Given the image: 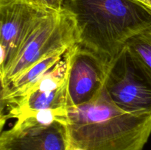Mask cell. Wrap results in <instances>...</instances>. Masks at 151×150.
I'll list each match as a JSON object with an SVG mask.
<instances>
[{"label": "cell", "mask_w": 151, "mask_h": 150, "mask_svg": "<svg viewBox=\"0 0 151 150\" xmlns=\"http://www.w3.org/2000/svg\"><path fill=\"white\" fill-rule=\"evenodd\" d=\"M78 44L111 63L127 43L151 25V13L136 0H66Z\"/></svg>", "instance_id": "1"}, {"label": "cell", "mask_w": 151, "mask_h": 150, "mask_svg": "<svg viewBox=\"0 0 151 150\" xmlns=\"http://www.w3.org/2000/svg\"><path fill=\"white\" fill-rule=\"evenodd\" d=\"M70 145L84 150H143L151 134V114L118 107L103 89L93 101L67 107Z\"/></svg>", "instance_id": "2"}, {"label": "cell", "mask_w": 151, "mask_h": 150, "mask_svg": "<svg viewBox=\"0 0 151 150\" xmlns=\"http://www.w3.org/2000/svg\"><path fill=\"white\" fill-rule=\"evenodd\" d=\"M77 44L78 35L72 15L64 7L52 10L35 26L10 67L0 76L1 88L38 62L68 51Z\"/></svg>", "instance_id": "3"}, {"label": "cell", "mask_w": 151, "mask_h": 150, "mask_svg": "<svg viewBox=\"0 0 151 150\" xmlns=\"http://www.w3.org/2000/svg\"><path fill=\"white\" fill-rule=\"evenodd\" d=\"M1 132L0 150H68L67 108L41 110L16 119Z\"/></svg>", "instance_id": "4"}, {"label": "cell", "mask_w": 151, "mask_h": 150, "mask_svg": "<svg viewBox=\"0 0 151 150\" xmlns=\"http://www.w3.org/2000/svg\"><path fill=\"white\" fill-rule=\"evenodd\" d=\"M105 89L110 99L122 110L151 114V76L125 46L110 63Z\"/></svg>", "instance_id": "5"}, {"label": "cell", "mask_w": 151, "mask_h": 150, "mask_svg": "<svg viewBox=\"0 0 151 150\" xmlns=\"http://www.w3.org/2000/svg\"><path fill=\"white\" fill-rule=\"evenodd\" d=\"M53 9L29 0H0V76L40 21Z\"/></svg>", "instance_id": "6"}, {"label": "cell", "mask_w": 151, "mask_h": 150, "mask_svg": "<svg viewBox=\"0 0 151 150\" xmlns=\"http://www.w3.org/2000/svg\"><path fill=\"white\" fill-rule=\"evenodd\" d=\"M70 49L23 96L4 106L6 111L1 116V122L35 112L63 110L69 107L67 84Z\"/></svg>", "instance_id": "7"}, {"label": "cell", "mask_w": 151, "mask_h": 150, "mask_svg": "<svg viewBox=\"0 0 151 150\" xmlns=\"http://www.w3.org/2000/svg\"><path fill=\"white\" fill-rule=\"evenodd\" d=\"M109 65L103 57L78 44L71 48L67 84L69 107L86 104L101 94Z\"/></svg>", "instance_id": "8"}, {"label": "cell", "mask_w": 151, "mask_h": 150, "mask_svg": "<svg viewBox=\"0 0 151 150\" xmlns=\"http://www.w3.org/2000/svg\"><path fill=\"white\" fill-rule=\"evenodd\" d=\"M66 51H60L43 59L25 71L13 82L1 88V108L23 96L47 72L63 59Z\"/></svg>", "instance_id": "9"}, {"label": "cell", "mask_w": 151, "mask_h": 150, "mask_svg": "<svg viewBox=\"0 0 151 150\" xmlns=\"http://www.w3.org/2000/svg\"><path fill=\"white\" fill-rule=\"evenodd\" d=\"M125 47L140 66L151 76V25L129 40Z\"/></svg>", "instance_id": "10"}, {"label": "cell", "mask_w": 151, "mask_h": 150, "mask_svg": "<svg viewBox=\"0 0 151 150\" xmlns=\"http://www.w3.org/2000/svg\"><path fill=\"white\" fill-rule=\"evenodd\" d=\"M34 3L45 6L53 10H61L63 7L66 0H29Z\"/></svg>", "instance_id": "11"}, {"label": "cell", "mask_w": 151, "mask_h": 150, "mask_svg": "<svg viewBox=\"0 0 151 150\" xmlns=\"http://www.w3.org/2000/svg\"><path fill=\"white\" fill-rule=\"evenodd\" d=\"M151 13V0H136Z\"/></svg>", "instance_id": "12"}, {"label": "cell", "mask_w": 151, "mask_h": 150, "mask_svg": "<svg viewBox=\"0 0 151 150\" xmlns=\"http://www.w3.org/2000/svg\"><path fill=\"white\" fill-rule=\"evenodd\" d=\"M68 150H84V149L80 148V147L75 146H72L69 144V149H68Z\"/></svg>", "instance_id": "13"}]
</instances>
